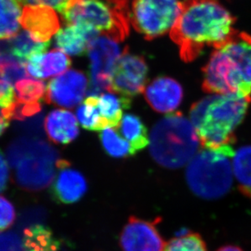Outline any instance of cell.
Instances as JSON below:
<instances>
[{"mask_svg":"<svg viewBox=\"0 0 251 251\" xmlns=\"http://www.w3.org/2000/svg\"><path fill=\"white\" fill-rule=\"evenodd\" d=\"M234 17L217 0H185L170 31L181 59L191 62L204 48L216 50L229 43L239 31Z\"/></svg>","mask_w":251,"mask_h":251,"instance_id":"1","label":"cell"},{"mask_svg":"<svg viewBox=\"0 0 251 251\" xmlns=\"http://www.w3.org/2000/svg\"><path fill=\"white\" fill-rule=\"evenodd\" d=\"M251 97L240 95H212L195 102L190 120L204 149L233 156L235 130L242 123Z\"/></svg>","mask_w":251,"mask_h":251,"instance_id":"2","label":"cell"},{"mask_svg":"<svg viewBox=\"0 0 251 251\" xmlns=\"http://www.w3.org/2000/svg\"><path fill=\"white\" fill-rule=\"evenodd\" d=\"M202 89L212 95L251 97V35L238 32L215 50L203 69Z\"/></svg>","mask_w":251,"mask_h":251,"instance_id":"3","label":"cell"},{"mask_svg":"<svg viewBox=\"0 0 251 251\" xmlns=\"http://www.w3.org/2000/svg\"><path fill=\"white\" fill-rule=\"evenodd\" d=\"M201 146L191 121L180 112L169 113L158 121L149 137L150 153L157 164L176 169L185 166Z\"/></svg>","mask_w":251,"mask_h":251,"instance_id":"4","label":"cell"},{"mask_svg":"<svg viewBox=\"0 0 251 251\" xmlns=\"http://www.w3.org/2000/svg\"><path fill=\"white\" fill-rule=\"evenodd\" d=\"M10 166L15 180L28 191H40L55 179L59 154L48 142L38 138H17L7 148Z\"/></svg>","mask_w":251,"mask_h":251,"instance_id":"5","label":"cell"},{"mask_svg":"<svg viewBox=\"0 0 251 251\" xmlns=\"http://www.w3.org/2000/svg\"><path fill=\"white\" fill-rule=\"evenodd\" d=\"M128 0H69L61 15L67 25H81L123 42L129 33Z\"/></svg>","mask_w":251,"mask_h":251,"instance_id":"6","label":"cell"},{"mask_svg":"<svg viewBox=\"0 0 251 251\" xmlns=\"http://www.w3.org/2000/svg\"><path fill=\"white\" fill-rule=\"evenodd\" d=\"M232 167L229 157L204 149L187 164L185 176L190 190L203 199H220L229 191L232 184Z\"/></svg>","mask_w":251,"mask_h":251,"instance_id":"7","label":"cell"},{"mask_svg":"<svg viewBox=\"0 0 251 251\" xmlns=\"http://www.w3.org/2000/svg\"><path fill=\"white\" fill-rule=\"evenodd\" d=\"M181 2L179 0H133L130 23L148 40L159 38L173 28Z\"/></svg>","mask_w":251,"mask_h":251,"instance_id":"8","label":"cell"},{"mask_svg":"<svg viewBox=\"0 0 251 251\" xmlns=\"http://www.w3.org/2000/svg\"><path fill=\"white\" fill-rule=\"evenodd\" d=\"M117 43L107 37H97L90 42L87 50L90 61L88 96H99L104 91L112 92L114 70L125 50Z\"/></svg>","mask_w":251,"mask_h":251,"instance_id":"9","label":"cell"},{"mask_svg":"<svg viewBox=\"0 0 251 251\" xmlns=\"http://www.w3.org/2000/svg\"><path fill=\"white\" fill-rule=\"evenodd\" d=\"M147 75L148 66L144 58L128 52L126 47L114 70L112 92L132 100L144 91Z\"/></svg>","mask_w":251,"mask_h":251,"instance_id":"10","label":"cell"},{"mask_svg":"<svg viewBox=\"0 0 251 251\" xmlns=\"http://www.w3.org/2000/svg\"><path fill=\"white\" fill-rule=\"evenodd\" d=\"M159 221H145L131 216L120 235L122 251H164L166 242L157 228Z\"/></svg>","mask_w":251,"mask_h":251,"instance_id":"11","label":"cell"},{"mask_svg":"<svg viewBox=\"0 0 251 251\" xmlns=\"http://www.w3.org/2000/svg\"><path fill=\"white\" fill-rule=\"evenodd\" d=\"M87 85V78L82 72L69 70L50 81L45 101L59 107L74 108L83 100Z\"/></svg>","mask_w":251,"mask_h":251,"instance_id":"12","label":"cell"},{"mask_svg":"<svg viewBox=\"0 0 251 251\" xmlns=\"http://www.w3.org/2000/svg\"><path fill=\"white\" fill-rule=\"evenodd\" d=\"M87 191V182L79 171L72 168L65 159L57 162V175L53 180L50 193L57 202L72 204L81 200Z\"/></svg>","mask_w":251,"mask_h":251,"instance_id":"13","label":"cell"},{"mask_svg":"<svg viewBox=\"0 0 251 251\" xmlns=\"http://www.w3.org/2000/svg\"><path fill=\"white\" fill-rule=\"evenodd\" d=\"M21 25L34 40L50 41L59 30V17L52 7L45 5H26L22 11Z\"/></svg>","mask_w":251,"mask_h":251,"instance_id":"14","label":"cell"},{"mask_svg":"<svg viewBox=\"0 0 251 251\" xmlns=\"http://www.w3.org/2000/svg\"><path fill=\"white\" fill-rule=\"evenodd\" d=\"M143 92L148 104L160 113H173L180 106L183 99L180 83L166 76L153 80L146 86Z\"/></svg>","mask_w":251,"mask_h":251,"instance_id":"15","label":"cell"},{"mask_svg":"<svg viewBox=\"0 0 251 251\" xmlns=\"http://www.w3.org/2000/svg\"><path fill=\"white\" fill-rule=\"evenodd\" d=\"M44 128L49 139L57 144H69L79 134L76 117L67 110L57 109L48 114L44 121Z\"/></svg>","mask_w":251,"mask_h":251,"instance_id":"16","label":"cell"},{"mask_svg":"<svg viewBox=\"0 0 251 251\" xmlns=\"http://www.w3.org/2000/svg\"><path fill=\"white\" fill-rule=\"evenodd\" d=\"M97 31L81 25H67L55 34V45L61 51L73 56H81L90 42L97 38Z\"/></svg>","mask_w":251,"mask_h":251,"instance_id":"17","label":"cell"},{"mask_svg":"<svg viewBox=\"0 0 251 251\" xmlns=\"http://www.w3.org/2000/svg\"><path fill=\"white\" fill-rule=\"evenodd\" d=\"M71 59L60 50L33 55L27 62L28 75L35 78H48L64 74L71 66Z\"/></svg>","mask_w":251,"mask_h":251,"instance_id":"18","label":"cell"},{"mask_svg":"<svg viewBox=\"0 0 251 251\" xmlns=\"http://www.w3.org/2000/svg\"><path fill=\"white\" fill-rule=\"evenodd\" d=\"M132 100L116 95L102 93L96 97V104L102 123L106 128H118L123 117L124 110L130 107Z\"/></svg>","mask_w":251,"mask_h":251,"instance_id":"19","label":"cell"},{"mask_svg":"<svg viewBox=\"0 0 251 251\" xmlns=\"http://www.w3.org/2000/svg\"><path fill=\"white\" fill-rule=\"evenodd\" d=\"M4 39L8 51L25 62H26L33 55L44 52L50 44V41L45 43L37 42L26 30L21 31L11 38Z\"/></svg>","mask_w":251,"mask_h":251,"instance_id":"20","label":"cell"},{"mask_svg":"<svg viewBox=\"0 0 251 251\" xmlns=\"http://www.w3.org/2000/svg\"><path fill=\"white\" fill-rule=\"evenodd\" d=\"M121 135L130 143L136 154L149 145L147 127L142 120L133 114H126L118 127Z\"/></svg>","mask_w":251,"mask_h":251,"instance_id":"21","label":"cell"},{"mask_svg":"<svg viewBox=\"0 0 251 251\" xmlns=\"http://www.w3.org/2000/svg\"><path fill=\"white\" fill-rule=\"evenodd\" d=\"M23 242L28 251L31 250L58 251L60 247L59 241L53 235L51 230L41 225H33L25 229Z\"/></svg>","mask_w":251,"mask_h":251,"instance_id":"22","label":"cell"},{"mask_svg":"<svg viewBox=\"0 0 251 251\" xmlns=\"http://www.w3.org/2000/svg\"><path fill=\"white\" fill-rule=\"evenodd\" d=\"M232 167L240 191L251 197V146L241 147L235 152Z\"/></svg>","mask_w":251,"mask_h":251,"instance_id":"23","label":"cell"},{"mask_svg":"<svg viewBox=\"0 0 251 251\" xmlns=\"http://www.w3.org/2000/svg\"><path fill=\"white\" fill-rule=\"evenodd\" d=\"M22 5L20 0H0V38L17 34L21 25Z\"/></svg>","mask_w":251,"mask_h":251,"instance_id":"24","label":"cell"},{"mask_svg":"<svg viewBox=\"0 0 251 251\" xmlns=\"http://www.w3.org/2000/svg\"><path fill=\"white\" fill-rule=\"evenodd\" d=\"M16 102L21 104H42L45 101L47 86L44 81L30 78L20 80L15 83Z\"/></svg>","mask_w":251,"mask_h":251,"instance_id":"25","label":"cell"},{"mask_svg":"<svg viewBox=\"0 0 251 251\" xmlns=\"http://www.w3.org/2000/svg\"><path fill=\"white\" fill-rule=\"evenodd\" d=\"M100 139L102 148L109 156L123 159L135 155L130 143L120 135L117 129L106 128L100 133Z\"/></svg>","mask_w":251,"mask_h":251,"instance_id":"26","label":"cell"},{"mask_svg":"<svg viewBox=\"0 0 251 251\" xmlns=\"http://www.w3.org/2000/svg\"><path fill=\"white\" fill-rule=\"evenodd\" d=\"M96 97L88 96L76 111L79 123L87 130L100 131L105 128L98 111Z\"/></svg>","mask_w":251,"mask_h":251,"instance_id":"27","label":"cell"},{"mask_svg":"<svg viewBox=\"0 0 251 251\" xmlns=\"http://www.w3.org/2000/svg\"><path fill=\"white\" fill-rule=\"evenodd\" d=\"M164 251H208L202 237L197 232H187L166 242Z\"/></svg>","mask_w":251,"mask_h":251,"instance_id":"28","label":"cell"},{"mask_svg":"<svg viewBox=\"0 0 251 251\" xmlns=\"http://www.w3.org/2000/svg\"><path fill=\"white\" fill-rule=\"evenodd\" d=\"M16 210L8 199L0 195V232L9 228L16 221Z\"/></svg>","mask_w":251,"mask_h":251,"instance_id":"29","label":"cell"},{"mask_svg":"<svg viewBox=\"0 0 251 251\" xmlns=\"http://www.w3.org/2000/svg\"><path fill=\"white\" fill-rule=\"evenodd\" d=\"M0 251H26L23 238L12 232L0 233Z\"/></svg>","mask_w":251,"mask_h":251,"instance_id":"30","label":"cell"},{"mask_svg":"<svg viewBox=\"0 0 251 251\" xmlns=\"http://www.w3.org/2000/svg\"><path fill=\"white\" fill-rule=\"evenodd\" d=\"M20 1L22 4L45 5V6L55 8L60 13L69 2V0H20Z\"/></svg>","mask_w":251,"mask_h":251,"instance_id":"31","label":"cell"},{"mask_svg":"<svg viewBox=\"0 0 251 251\" xmlns=\"http://www.w3.org/2000/svg\"><path fill=\"white\" fill-rule=\"evenodd\" d=\"M9 179V169L2 152L0 151V193L6 189Z\"/></svg>","mask_w":251,"mask_h":251,"instance_id":"32","label":"cell"},{"mask_svg":"<svg viewBox=\"0 0 251 251\" xmlns=\"http://www.w3.org/2000/svg\"><path fill=\"white\" fill-rule=\"evenodd\" d=\"M10 121L11 120L7 110L0 105V136L2 135L5 129L9 126Z\"/></svg>","mask_w":251,"mask_h":251,"instance_id":"33","label":"cell"},{"mask_svg":"<svg viewBox=\"0 0 251 251\" xmlns=\"http://www.w3.org/2000/svg\"><path fill=\"white\" fill-rule=\"evenodd\" d=\"M217 251H242L240 247H236V246H225V247H221Z\"/></svg>","mask_w":251,"mask_h":251,"instance_id":"34","label":"cell"},{"mask_svg":"<svg viewBox=\"0 0 251 251\" xmlns=\"http://www.w3.org/2000/svg\"><path fill=\"white\" fill-rule=\"evenodd\" d=\"M41 251V250H31V251Z\"/></svg>","mask_w":251,"mask_h":251,"instance_id":"35","label":"cell"}]
</instances>
